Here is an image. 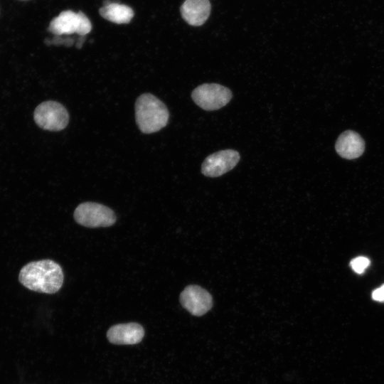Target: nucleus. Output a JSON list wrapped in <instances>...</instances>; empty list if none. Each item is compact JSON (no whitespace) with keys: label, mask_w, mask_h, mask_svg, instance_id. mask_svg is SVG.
<instances>
[{"label":"nucleus","mask_w":384,"mask_h":384,"mask_svg":"<svg viewBox=\"0 0 384 384\" xmlns=\"http://www.w3.org/2000/svg\"><path fill=\"white\" fill-rule=\"evenodd\" d=\"M99 12L104 18L117 24L128 23L134 16L132 8L110 0L104 1Z\"/></svg>","instance_id":"f8f14e48"},{"label":"nucleus","mask_w":384,"mask_h":384,"mask_svg":"<svg viewBox=\"0 0 384 384\" xmlns=\"http://www.w3.org/2000/svg\"><path fill=\"white\" fill-rule=\"evenodd\" d=\"M144 336L143 327L135 322L119 324L111 326L107 337L112 343L132 345L139 343Z\"/></svg>","instance_id":"1a4fd4ad"},{"label":"nucleus","mask_w":384,"mask_h":384,"mask_svg":"<svg viewBox=\"0 0 384 384\" xmlns=\"http://www.w3.org/2000/svg\"><path fill=\"white\" fill-rule=\"evenodd\" d=\"M182 306L191 314L197 316L208 312L213 306L210 294L198 285H188L180 294Z\"/></svg>","instance_id":"6e6552de"},{"label":"nucleus","mask_w":384,"mask_h":384,"mask_svg":"<svg viewBox=\"0 0 384 384\" xmlns=\"http://www.w3.org/2000/svg\"><path fill=\"white\" fill-rule=\"evenodd\" d=\"M33 116L36 124L48 131L62 130L69 122V114L66 109L55 101L41 103L36 108Z\"/></svg>","instance_id":"423d86ee"},{"label":"nucleus","mask_w":384,"mask_h":384,"mask_svg":"<svg viewBox=\"0 0 384 384\" xmlns=\"http://www.w3.org/2000/svg\"><path fill=\"white\" fill-rule=\"evenodd\" d=\"M370 264V260L363 256L356 257L350 262L352 270L358 274H363L366 270L369 267Z\"/></svg>","instance_id":"ddd939ff"},{"label":"nucleus","mask_w":384,"mask_h":384,"mask_svg":"<svg viewBox=\"0 0 384 384\" xmlns=\"http://www.w3.org/2000/svg\"><path fill=\"white\" fill-rule=\"evenodd\" d=\"M372 299L378 302H384V284L373 291Z\"/></svg>","instance_id":"4468645a"},{"label":"nucleus","mask_w":384,"mask_h":384,"mask_svg":"<svg viewBox=\"0 0 384 384\" xmlns=\"http://www.w3.org/2000/svg\"><path fill=\"white\" fill-rule=\"evenodd\" d=\"M240 158V154L233 149L217 151L206 158L201 166V172L208 177L220 176L232 170Z\"/></svg>","instance_id":"0eeeda50"},{"label":"nucleus","mask_w":384,"mask_h":384,"mask_svg":"<svg viewBox=\"0 0 384 384\" xmlns=\"http://www.w3.org/2000/svg\"><path fill=\"white\" fill-rule=\"evenodd\" d=\"M166 105L154 95L146 93L140 95L135 103V118L142 132L154 133L164 127L169 120Z\"/></svg>","instance_id":"f03ea898"},{"label":"nucleus","mask_w":384,"mask_h":384,"mask_svg":"<svg viewBox=\"0 0 384 384\" xmlns=\"http://www.w3.org/2000/svg\"><path fill=\"white\" fill-rule=\"evenodd\" d=\"M335 149L337 154L343 159H357L365 150V142L357 132L346 130L337 139Z\"/></svg>","instance_id":"9d476101"},{"label":"nucleus","mask_w":384,"mask_h":384,"mask_svg":"<svg viewBox=\"0 0 384 384\" xmlns=\"http://www.w3.org/2000/svg\"><path fill=\"white\" fill-rule=\"evenodd\" d=\"M58 38H55V39H53L51 41H48V43H49L48 44H55V45H61V44H63V45H65L67 46H70L71 45H73V39H70L69 38H63L60 37V36H56Z\"/></svg>","instance_id":"2eb2a0df"},{"label":"nucleus","mask_w":384,"mask_h":384,"mask_svg":"<svg viewBox=\"0 0 384 384\" xmlns=\"http://www.w3.org/2000/svg\"><path fill=\"white\" fill-rule=\"evenodd\" d=\"M84 40H85V36H81V38L79 39L78 42L77 43V45L76 46L78 48H80L82 47V45L84 42Z\"/></svg>","instance_id":"dca6fc26"},{"label":"nucleus","mask_w":384,"mask_h":384,"mask_svg":"<svg viewBox=\"0 0 384 384\" xmlns=\"http://www.w3.org/2000/svg\"><path fill=\"white\" fill-rule=\"evenodd\" d=\"M194 102L201 108L211 111L226 105L232 98L231 91L216 83H205L196 87L191 94Z\"/></svg>","instance_id":"39448f33"},{"label":"nucleus","mask_w":384,"mask_h":384,"mask_svg":"<svg viewBox=\"0 0 384 384\" xmlns=\"http://www.w3.org/2000/svg\"><path fill=\"white\" fill-rule=\"evenodd\" d=\"M210 12L208 0H185L181 6L183 18L190 25L199 26L208 19Z\"/></svg>","instance_id":"9b49d317"},{"label":"nucleus","mask_w":384,"mask_h":384,"mask_svg":"<svg viewBox=\"0 0 384 384\" xmlns=\"http://www.w3.org/2000/svg\"><path fill=\"white\" fill-rule=\"evenodd\" d=\"M64 279L63 270L52 260H41L25 265L20 270L18 280L26 288L45 294L60 290Z\"/></svg>","instance_id":"f257e3e1"},{"label":"nucleus","mask_w":384,"mask_h":384,"mask_svg":"<svg viewBox=\"0 0 384 384\" xmlns=\"http://www.w3.org/2000/svg\"><path fill=\"white\" fill-rule=\"evenodd\" d=\"M73 216L78 224L87 228L110 227L117 219L112 209L95 202L79 204L74 211Z\"/></svg>","instance_id":"7ed1b4c3"},{"label":"nucleus","mask_w":384,"mask_h":384,"mask_svg":"<svg viewBox=\"0 0 384 384\" xmlns=\"http://www.w3.org/2000/svg\"><path fill=\"white\" fill-rule=\"evenodd\" d=\"M92 29L89 18L81 11H63L50 23L48 31L55 36L77 33L85 36Z\"/></svg>","instance_id":"20e7f679"},{"label":"nucleus","mask_w":384,"mask_h":384,"mask_svg":"<svg viewBox=\"0 0 384 384\" xmlns=\"http://www.w3.org/2000/svg\"><path fill=\"white\" fill-rule=\"evenodd\" d=\"M22 1H25V0H22Z\"/></svg>","instance_id":"f3484780"}]
</instances>
